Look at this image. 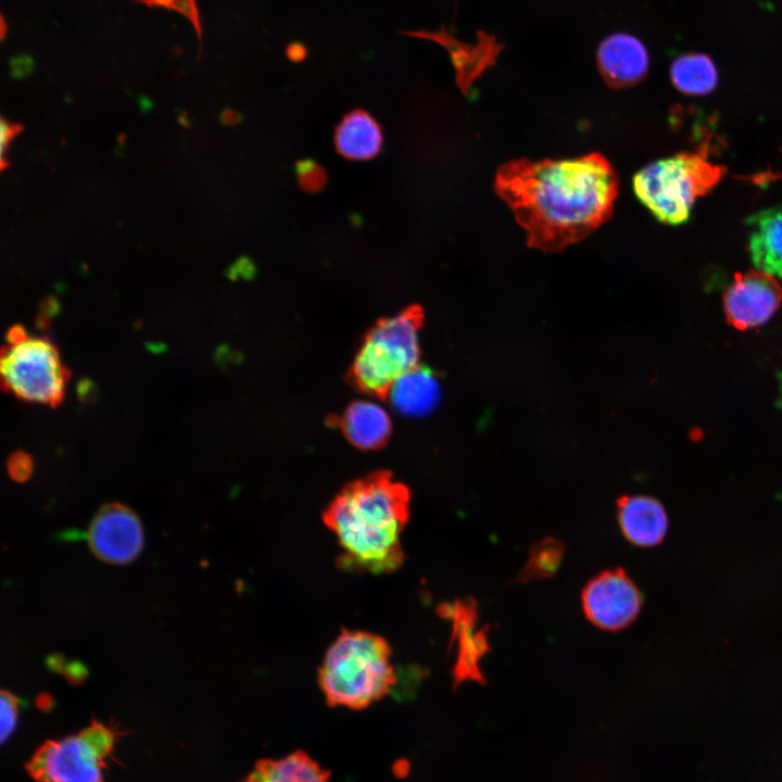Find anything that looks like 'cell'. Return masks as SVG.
I'll list each match as a JSON object with an SVG mask.
<instances>
[{
  "instance_id": "obj_17",
  "label": "cell",
  "mask_w": 782,
  "mask_h": 782,
  "mask_svg": "<svg viewBox=\"0 0 782 782\" xmlns=\"http://www.w3.org/2000/svg\"><path fill=\"white\" fill-rule=\"evenodd\" d=\"M440 395V384L436 375L418 365L402 375L393 383L387 396L402 415L421 417L434 409Z\"/></svg>"
},
{
  "instance_id": "obj_9",
  "label": "cell",
  "mask_w": 782,
  "mask_h": 782,
  "mask_svg": "<svg viewBox=\"0 0 782 782\" xmlns=\"http://www.w3.org/2000/svg\"><path fill=\"white\" fill-rule=\"evenodd\" d=\"M723 312L729 325L739 330L767 323L782 303V288L773 276L757 270L736 274L724 290Z\"/></svg>"
},
{
  "instance_id": "obj_12",
  "label": "cell",
  "mask_w": 782,
  "mask_h": 782,
  "mask_svg": "<svg viewBox=\"0 0 782 782\" xmlns=\"http://www.w3.org/2000/svg\"><path fill=\"white\" fill-rule=\"evenodd\" d=\"M596 60L602 77L615 89L641 83L649 66V56L643 42L626 33L607 36L598 46Z\"/></svg>"
},
{
  "instance_id": "obj_3",
  "label": "cell",
  "mask_w": 782,
  "mask_h": 782,
  "mask_svg": "<svg viewBox=\"0 0 782 782\" xmlns=\"http://www.w3.org/2000/svg\"><path fill=\"white\" fill-rule=\"evenodd\" d=\"M318 682L329 705L366 708L396 683L390 645L374 633L343 630L324 655Z\"/></svg>"
},
{
  "instance_id": "obj_24",
  "label": "cell",
  "mask_w": 782,
  "mask_h": 782,
  "mask_svg": "<svg viewBox=\"0 0 782 782\" xmlns=\"http://www.w3.org/2000/svg\"><path fill=\"white\" fill-rule=\"evenodd\" d=\"M7 467L14 481L25 482L33 474L34 463L26 452L17 451L9 457Z\"/></svg>"
},
{
  "instance_id": "obj_10",
  "label": "cell",
  "mask_w": 782,
  "mask_h": 782,
  "mask_svg": "<svg viewBox=\"0 0 782 782\" xmlns=\"http://www.w3.org/2000/svg\"><path fill=\"white\" fill-rule=\"evenodd\" d=\"M92 553L108 564L133 562L143 547L144 537L140 519L134 510L119 503L103 505L88 530Z\"/></svg>"
},
{
  "instance_id": "obj_23",
  "label": "cell",
  "mask_w": 782,
  "mask_h": 782,
  "mask_svg": "<svg viewBox=\"0 0 782 782\" xmlns=\"http://www.w3.org/2000/svg\"><path fill=\"white\" fill-rule=\"evenodd\" d=\"M1 741L4 742L14 731L18 716V701L14 694L3 690L1 692Z\"/></svg>"
},
{
  "instance_id": "obj_11",
  "label": "cell",
  "mask_w": 782,
  "mask_h": 782,
  "mask_svg": "<svg viewBox=\"0 0 782 782\" xmlns=\"http://www.w3.org/2000/svg\"><path fill=\"white\" fill-rule=\"evenodd\" d=\"M438 610L452 625V642L456 644L455 684L466 680L482 681L479 663L489 651L488 628H477L476 602L467 598L445 603Z\"/></svg>"
},
{
  "instance_id": "obj_16",
  "label": "cell",
  "mask_w": 782,
  "mask_h": 782,
  "mask_svg": "<svg viewBox=\"0 0 782 782\" xmlns=\"http://www.w3.org/2000/svg\"><path fill=\"white\" fill-rule=\"evenodd\" d=\"M333 142L337 152L352 161H366L379 154L383 137L378 122L366 111L356 109L337 125Z\"/></svg>"
},
{
  "instance_id": "obj_7",
  "label": "cell",
  "mask_w": 782,
  "mask_h": 782,
  "mask_svg": "<svg viewBox=\"0 0 782 782\" xmlns=\"http://www.w3.org/2000/svg\"><path fill=\"white\" fill-rule=\"evenodd\" d=\"M114 741L110 728L93 721L77 734L46 742L27 770L38 782H104L105 759Z\"/></svg>"
},
{
  "instance_id": "obj_20",
  "label": "cell",
  "mask_w": 782,
  "mask_h": 782,
  "mask_svg": "<svg viewBox=\"0 0 782 782\" xmlns=\"http://www.w3.org/2000/svg\"><path fill=\"white\" fill-rule=\"evenodd\" d=\"M564 545L552 538L537 542L528 560L518 573L516 582L541 580L554 576L562 564Z\"/></svg>"
},
{
  "instance_id": "obj_8",
  "label": "cell",
  "mask_w": 782,
  "mask_h": 782,
  "mask_svg": "<svg viewBox=\"0 0 782 782\" xmlns=\"http://www.w3.org/2000/svg\"><path fill=\"white\" fill-rule=\"evenodd\" d=\"M582 605L586 617L605 630H619L638 616L642 596L621 569L607 570L593 578L583 589Z\"/></svg>"
},
{
  "instance_id": "obj_6",
  "label": "cell",
  "mask_w": 782,
  "mask_h": 782,
  "mask_svg": "<svg viewBox=\"0 0 782 782\" xmlns=\"http://www.w3.org/2000/svg\"><path fill=\"white\" fill-rule=\"evenodd\" d=\"M1 386L16 398L55 407L61 404L70 370L56 346L48 339L31 337L20 325L7 332L0 358Z\"/></svg>"
},
{
  "instance_id": "obj_21",
  "label": "cell",
  "mask_w": 782,
  "mask_h": 782,
  "mask_svg": "<svg viewBox=\"0 0 782 782\" xmlns=\"http://www.w3.org/2000/svg\"><path fill=\"white\" fill-rule=\"evenodd\" d=\"M300 187L306 192H318L327 184V172L313 160H302L295 164Z\"/></svg>"
},
{
  "instance_id": "obj_5",
  "label": "cell",
  "mask_w": 782,
  "mask_h": 782,
  "mask_svg": "<svg viewBox=\"0 0 782 782\" xmlns=\"http://www.w3.org/2000/svg\"><path fill=\"white\" fill-rule=\"evenodd\" d=\"M424 313L411 305L382 318L366 333L349 369L348 379L358 390L387 398L393 383L419 364V329Z\"/></svg>"
},
{
  "instance_id": "obj_2",
  "label": "cell",
  "mask_w": 782,
  "mask_h": 782,
  "mask_svg": "<svg viewBox=\"0 0 782 782\" xmlns=\"http://www.w3.org/2000/svg\"><path fill=\"white\" fill-rule=\"evenodd\" d=\"M409 491L377 471L344 487L323 513L342 553L341 567L387 573L404 560L401 533L409 518Z\"/></svg>"
},
{
  "instance_id": "obj_26",
  "label": "cell",
  "mask_w": 782,
  "mask_h": 782,
  "mask_svg": "<svg viewBox=\"0 0 782 782\" xmlns=\"http://www.w3.org/2000/svg\"><path fill=\"white\" fill-rule=\"evenodd\" d=\"M17 131V127L12 125L11 123H8L5 119L1 121V127H0V149H1V157H4V151L7 147L9 146L10 140L14 137V135Z\"/></svg>"
},
{
  "instance_id": "obj_27",
  "label": "cell",
  "mask_w": 782,
  "mask_h": 782,
  "mask_svg": "<svg viewBox=\"0 0 782 782\" xmlns=\"http://www.w3.org/2000/svg\"><path fill=\"white\" fill-rule=\"evenodd\" d=\"M66 664V659L61 654H51L46 658V666L49 670L52 672L60 673L62 672L64 666Z\"/></svg>"
},
{
  "instance_id": "obj_25",
  "label": "cell",
  "mask_w": 782,
  "mask_h": 782,
  "mask_svg": "<svg viewBox=\"0 0 782 782\" xmlns=\"http://www.w3.org/2000/svg\"><path fill=\"white\" fill-rule=\"evenodd\" d=\"M61 674L72 685L81 684L88 677L87 666L77 659L66 661Z\"/></svg>"
},
{
  "instance_id": "obj_4",
  "label": "cell",
  "mask_w": 782,
  "mask_h": 782,
  "mask_svg": "<svg viewBox=\"0 0 782 782\" xmlns=\"http://www.w3.org/2000/svg\"><path fill=\"white\" fill-rule=\"evenodd\" d=\"M726 175L706 152H681L654 161L633 177L638 199L661 223L678 226L689 220L695 201L710 192Z\"/></svg>"
},
{
  "instance_id": "obj_18",
  "label": "cell",
  "mask_w": 782,
  "mask_h": 782,
  "mask_svg": "<svg viewBox=\"0 0 782 782\" xmlns=\"http://www.w3.org/2000/svg\"><path fill=\"white\" fill-rule=\"evenodd\" d=\"M244 782H329V772L303 751L258 761Z\"/></svg>"
},
{
  "instance_id": "obj_15",
  "label": "cell",
  "mask_w": 782,
  "mask_h": 782,
  "mask_svg": "<svg viewBox=\"0 0 782 782\" xmlns=\"http://www.w3.org/2000/svg\"><path fill=\"white\" fill-rule=\"evenodd\" d=\"M350 443L365 451L382 447L391 433L388 413L371 401H355L338 421Z\"/></svg>"
},
{
  "instance_id": "obj_14",
  "label": "cell",
  "mask_w": 782,
  "mask_h": 782,
  "mask_svg": "<svg viewBox=\"0 0 782 782\" xmlns=\"http://www.w3.org/2000/svg\"><path fill=\"white\" fill-rule=\"evenodd\" d=\"M746 226L747 251L755 267L782 279V205L748 216Z\"/></svg>"
},
{
  "instance_id": "obj_1",
  "label": "cell",
  "mask_w": 782,
  "mask_h": 782,
  "mask_svg": "<svg viewBox=\"0 0 782 782\" xmlns=\"http://www.w3.org/2000/svg\"><path fill=\"white\" fill-rule=\"evenodd\" d=\"M495 191L525 229L530 248L560 252L610 218L618 178L600 153L557 161L518 159L497 169Z\"/></svg>"
},
{
  "instance_id": "obj_22",
  "label": "cell",
  "mask_w": 782,
  "mask_h": 782,
  "mask_svg": "<svg viewBox=\"0 0 782 782\" xmlns=\"http://www.w3.org/2000/svg\"><path fill=\"white\" fill-rule=\"evenodd\" d=\"M148 7L169 9L182 14L193 25V28L201 40V22L195 0H139Z\"/></svg>"
},
{
  "instance_id": "obj_13",
  "label": "cell",
  "mask_w": 782,
  "mask_h": 782,
  "mask_svg": "<svg viewBox=\"0 0 782 782\" xmlns=\"http://www.w3.org/2000/svg\"><path fill=\"white\" fill-rule=\"evenodd\" d=\"M618 520L625 537L638 546L659 544L668 529L664 506L645 495H626L618 501Z\"/></svg>"
},
{
  "instance_id": "obj_19",
  "label": "cell",
  "mask_w": 782,
  "mask_h": 782,
  "mask_svg": "<svg viewBox=\"0 0 782 782\" xmlns=\"http://www.w3.org/2000/svg\"><path fill=\"white\" fill-rule=\"evenodd\" d=\"M673 86L686 96L709 94L718 84V72L712 60L704 53H685L670 65Z\"/></svg>"
},
{
  "instance_id": "obj_28",
  "label": "cell",
  "mask_w": 782,
  "mask_h": 782,
  "mask_svg": "<svg viewBox=\"0 0 782 782\" xmlns=\"http://www.w3.org/2000/svg\"><path fill=\"white\" fill-rule=\"evenodd\" d=\"M51 702H52L51 697L47 694H41L37 698V703L41 708H47L48 706L51 705Z\"/></svg>"
}]
</instances>
